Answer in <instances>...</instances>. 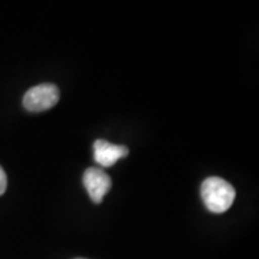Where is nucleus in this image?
Here are the masks:
<instances>
[{"instance_id": "1", "label": "nucleus", "mask_w": 259, "mask_h": 259, "mask_svg": "<svg viewBox=\"0 0 259 259\" xmlns=\"http://www.w3.org/2000/svg\"><path fill=\"white\" fill-rule=\"evenodd\" d=\"M200 194L205 208L213 213L226 212L235 199L234 187L220 177L206 178L200 186Z\"/></svg>"}, {"instance_id": "2", "label": "nucleus", "mask_w": 259, "mask_h": 259, "mask_svg": "<svg viewBox=\"0 0 259 259\" xmlns=\"http://www.w3.org/2000/svg\"><path fill=\"white\" fill-rule=\"evenodd\" d=\"M60 93L56 84L42 83L32 87L24 94L23 106L29 112H44L59 101Z\"/></svg>"}, {"instance_id": "3", "label": "nucleus", "mask_w": 259, "mask_h": 259, "mask_svg": "<svg viewBox=\"0 0 259 259\" xmlns=\"http://www.w3.org/2000/svg\"><path fill=\"white\" fill-rule=\"evenodd\" d=\"M83 184L88 191L90 199L95 204L102 203L103 197L109 192L112 180L102 168L90 167L83 174Z\"/></svg>"}, {"instance_id": "4", "label": "nucleus", "mask_w": 259, "mask_h": 259, "mask_svg": "<svg viewBox=\"0 0 259 259\" xmlns=\"http://www.w3.org/2000/svg\"><path fill=\"white\" fill-rule=\"evenodd\" d=\"M128 155V149L125 145L112 144L105 139H97L94 143V158L101 167H112L120 158Z\"/></svg>"}, {"instance_id": "5", "label": "nucleus", "mask_w": 259, "mask_h": 259, "mask_svg": "<svg viewBox=\"0 0 259 259\" xmlns=\"http://www.w3.org/2000/svg\"><path fill=\"white\" fill-rule=\"evenodd\" d=\"M6 187H8V178H6V173L4 169L0 167V196H3L5 193Z\"/></svg>"}, {"instance_id": "6", "label": "nucleus", "mask_w": 259, "mask_h": 259, "mask_svg": "<svg viewBox=\"0 0 259 259\" xmlns=\"http://www.w3.org/2000/svg\"><path fill=\"white\" fill-rule=\"evenodd\" d=\"M76 259H84V258H76Z\"/></svg>"}]
</instances>
